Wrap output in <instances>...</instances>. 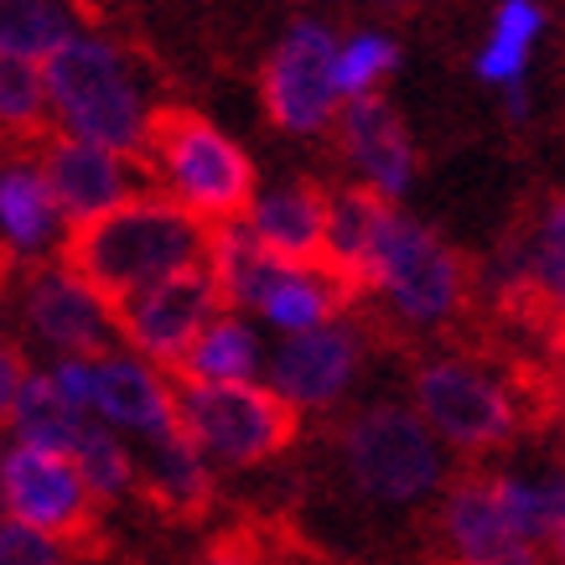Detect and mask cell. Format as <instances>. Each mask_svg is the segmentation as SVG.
<instances>
[{"mask_svg":"<svg viewBox=\"0 0 565 565\" xmlns=\"http://www.w3.org/2000/svg\"><path fill=\"white\" fill-rule=\"evenodd\" d=\"M207 259V223L161 198V192H136L115 213L73 228L63 244V265L84 280L109 307L130 301L136 291L167 280V275L203 265Z\"/></svg>","mask_w":565,"mask_h":565,"instance_id":"cell-1","label":"cell"},{"mask_svg":"<svg viewBox=\"0 0 565 565\" xmlns=\"http://www.w3.org/2000/svg\"><path fill=\"white\" fill-rule=\"evenodd\" d=\"M42 94H47V115H57L63 136L88 140L99 151L140 156L146 146V94H140L136 73L125 63V52L104 36L78 32L57 52L42 57Z\"/></svg>","mask_w":565,"mask_h":565,"instance_id":"cell-2","label":"cell"},{"mask_svg":"<svg viewBox=\"0 0 565 565\" xmlns=\"http://www.w3.org/2000/svg\"><path fill=\"white\" fill-rule=\"evenodd\" d=\"M146 161L161 177V198H172L182 213L198 223L218 228V223L244 218V207L255 198V161L239 140H228L218 125H207L192 109H161L146 125Z\"/></svg>","mask_w":565,"mask_h":565,"instance_id":"cell-3","label":"cell"},{"mask_svg":"<svg viewBox=\"0 0 565 565\" xmlns=\"http://www.w3.org/2000/svg\"><path fill=\"white\" fill-rule=\"evenodd\" d=\"M172 405L177 430L207 467H259L301 430V415L265 384H182L172 390Z\"/></svg>","mask_w":565,"mask_h":565,"instance_id":"cell-4","label":"cell"},{"mask_svg":"<svg viewBox=\"0 0 565 565\" xmlns=\"http://www.w3.org/2000/svg\"><path fill=\"white\" fill-rule=\"evenodd\" d=\"M359 291H379L415 327H441L467 301V265L451 244L430 234L426 223L390 207V218L379 223L374 234V249L363 259Z\"/></svg>","mask_w":565,"mask_h":565,"instance_id":"cell-5","label":"cell"},{"mask_svg":"<svg viewBox=\"0 0 565 565\" xmlns=\"http://www.w3.org/2000/svg\"><path fill=\"white\" fill-rule=\"evenodd\" d=\"M415 415L457 451H498L524 430V394L472 359H430L415 369Z\"/></svg>","mask_w":565,"mask_h":565,"instance_id":"cell-6","label":"cell"},{"mask_svg":"<svg viewBox=\"0 0 565 565\" xmlns=\"http://www.w3.org/2000/svg\"><path fill=\"white\" fill-rule=\"evenodd\" d=\"M0 519L42 534L63 555H99V503L63 451L6 446L0 451Z\"/></svg>","mask_w":565,"mask_h":565,"instance_id":"cell-7","label":"cell"},{"mask_svg":"<svg viewBox=\"0 0 565 565\" xmlns=\"http://www.w3.org/2000/svg\"><path fill=\"white\" fill-rule=\"evenodd\" d=\"M343 467L374 503H420L446 482L441 441L405 405H369L343 430Z\"/></svg>","mask_w":565,"mask_h":565,"instance_id":"cell-8","label":"cell"},{"mask_svg":"<svg viewBox=\"0 0 565 565\" xmlns=\"http://www.w3.org/2000/svg\"><path fill=\"white\" fill-rule=\"evenodd\" d=\"M265 109L286 136H317L338 120L343 94H338V42L322 21H296L275 42L265 78H259Z\"/></svg>","mask_w":565,"mask_h":565,"instance_id":"cell-9","label":"cell"},{"mask_svg":"<svg viewBox=\"0 0 565 565\" xmlns=\"http://www.w3.org/2000/svg\"><path fill=\"white\" fill-rule=\"evenodd\" d=\"M218 311H223V301H218V286H213L207 265H188V270L167 275V280L136 291L130 301H120L115 307V327H120L125 343L136 348L140 363L177 369L182 353L198 343V332Z\"/></svg>","mask_w":565,"mask_h":565,"instance_id":"cell-10","label":"cell"},{"mask_svg":"<svg viewBox=\"0 0 565 565\" xmlns=\"http://www.w3.org/2000/svg\"><path fill=\"white\" fill-rule=\"evenodd\" d=\"M36 177L47 182L52 203H57V218L84 228V223L115 213L120 203L136 198V172L130 161L115 151H99L88 140H73V136H42L36 140Z\"/></svg>","mask_w":565,"mask_h":565,"instance_id":"cell-11","label":"cell"},{"mask_svg":"<svg viewBox=\"0 0 565 565\" xmlns=\"http://www.w3.org/2000/svg\"><path fill=\"white\" fill-rule=\"evenodd\" d=\"M363 363V343L353 322H322L301 332V338H286V343L270 353V384L265 390L280 394L296 415L301 411H327L348 394V384L359 379Z\"/></svg>","mask_w":565,"mask_h":565,"instance_id":"cell-12","label":"cell"},{"mask_svg":"<svg viewBox=\"0 0 565 565\" xmlns=\"http://www.w3.org/2000/svg\"><path fill=\"white\" fill-rule=\"evenodd\" d=\"M26 322L52 353L63 359H99L115 353V307L94 296L68 265H36L26 280Z\"/></svg>","mask_w":565,"mask_h":565,"instance_id":"cell-13","label":"cell"},{"mask_svg":"<svg viewBox=\"0 0 565 565\" xmlns=\"http://www.w3.org/2000/svg\"><path fill=\"white\" fill-rule=\"evenodd\" d=\"M244 228L249 239L291 270H317L322 265V223H327V188L311 177H291L275 188L255 192L244 207Z\"/></svg>","mask_w":565,"mask_h":565,"instance_id":"cell-14","label":"cell"},{"mask_svg":"<svg viewBox=\"0 0 565 565\" xmlns=\"http://www.w3.org/2000/svg\"><path fill=\"white\" fill-rule=\"evenodd\" d=\"M104 426L136 430L146 441H167L177 436V405H172V384L161 379V369L140 363L136 353H99L94 359V405Z\"/></svg>","mask_w":565,"mask_h":565,"instance_id":"cell-15","label":"cell"},{"mask_svg":"<svg viewBox=\"0 0 565 565\" xmlns=\"http://www.w3.org/2000/svg\"><path fill=\"white\" fill-rule=\"evenodd\" d=\"M332 125H338V140H343V151L353 156V167L363 172V188L379 192L384 203L399 198V192H411V182H415V146H411V136H405L399 115H394L379 94L348 99Z\"/></svg>","mask_w":565,"mask_h":565,"instance_id":"cell-16","label":"cell"},{"mask_svg":"<svg viewBox=\"0 0 565 565\" xmlns=\"http://www.w3.org/2000/svg\"><path fill=\"white\" fill-rule=\"evenodd\" d=\"M136 493L151 503L156 514L167 519H203L218 498V482H213V467L188 446V436L177 430L167 441H151V457L146 467H136Z\"/></svg>","mask_w":565,"mask_h":565,"instance_id":"cell-17","label":"cell"},{"mask_svg":"<svg viewBox=\"0 0 565 565\" xmlns=\"http://www.w3.org/2000/svg\"><path fill=\"white\" fill-rule=\"evenodd\" d=\"M390 207L369 188H338L327 192V223H322V265L317 270L332 275L343 291H359L363 259L374 249L379 223L390 218Z\"/></svg>","mask_w":565,"mask_h":565,"instance_id":"cell-18","label":"cell"},{"mask_svg":"<svg viewBox=\"0 0 565 565\" xmlns=\"http://www.w3.org/2000/svg\"><path fill=\"white\" fill-rule=\"evenodd\" d=\"M441 530L457 550V565H498L509 550H519L503 530V514H498L493 498V472H467V478L451 482L441 509Z\"/></svg>","mask_w":565,"mask_h":565,"instance_id":"cell-19","label":"cell"},{"mask_svg":"<svg viewBox=\"0 0 565 565\" xmlns=\"http://www.w3.org/2000/svg\"><path fill=\"white\" fill-rule=\"evenodd\" d=\"M57 234H63V218L32 161L0 167V249L11 259H32L47 255Z\"/></svg>","mask_w":565,"mask_h":565,"instance_id":"cell-20","label":"cell"},{"mask_svg":"<svg viewBox=\"0 0 565 565\" xmlns=\"http://www.w3.org/2000/svg\"><path fill=\"white\" fill-rule=\"evenodd\" d=\"M207 275H213V286H218V301L223 311H259L265 291H270L280 270L286 265H275L255 239H249V228L239 218L234 223H218V228H207Z\"/></svg>","mask_w":565,"mask_h":565,"instance_id":"cell-21","label":"cell"},{"mask_svg":"<svg viewBox=\"0 0 565 565\" xmlns=\"http://www.w3.org/2000/svg\"><path fill=\"white\" fill-rule=\"evenodd\" d=\"M255 369H259V338L255 327L234 317V311H218L198 332V343L182 353V363H177L182 384H255Z\"/></svg>","mask_w":565,"mask_h":565,"instance_id":"cell-22","label":"cell"},{"mask_svg":"<svg viewBox=\"0 0 565 565\" xmlns=\"http://www.w3.org/2000/svg\"><path fill=\"white\" fill-rule=\"evenodd\" d=\"M493 498L498 514H503V530L509 540L524 550H561V472L550 478H509V472H493Z\"/></svg>","mask_w":565,"mask_h":565,"instance_id":"cell-23","label":"cell"},{"mask_svg":"<svg viewBox=\"0 0 565 565\" xmlns=\"http://www.w3.org/2000/svg\"><path fill=\"white\" fill-rule=\"evenodd\" d=\"M545 32V6L540 0H498L493 36L478 52V78L498 88H514L530 78V52Z\"/></svg>","mask_w":565,"mask_h":565,"instance_id":"cell-24","label":"cell"},{"mask_svg":"<svg viewBox=\"0 0 565 565\" xmlns=\"http://www.w3.org/2000/svg\"><path fill=\"white\" fill-rule=\"evenodd\" d=\"M78 32H84L78 0H0V52L42 63Z\"/></svg>","mask_w":565,"mask_h":565,"instance_id":"cell-25","label":"cell"},{"mask_svg":"<svg viewBox=\"0 0 565 565\" xmlns=\"http://www.w3.org/2000/svg\"><path fill=\"white\" fill-rule=\"evenodd\" d=\"M348 301V291L332 280V275L322 270H280V280H275L270 291H265V301H259V311H265V322L280 327L286 338H301V332H311V327L332 322V311Z\"/></svg>","mask_w":565,"mask_h":565,"instance_id":"cell-26","label":"cell"},{"mask_svg":"<svg viewBox=\"0 0 565 565\" xmlns=\"http://www.w3.org/2000/svg\"><path fill=\"white\" fill-rule=\"evenodd\" d=\"M94 415L68 411L57 390L47 384V374H26L17 390V405H11V430H17L21 446H42V451H63L68 457L78 430L88 426Z\"/></svg>","mask_w":565,"mask_h":565,"instance_id":"cell-27","label":"cell"},{"mask_svg":"<svg viewBox=\"0 0 565 565\" xmlns=\"http://www.w3.org/2000/svg\"><path fill=\"white\" fill-rule=\"evenodd\" d=\"M68 462L78 467V478H84L94 503H120L125 493H136V457H130L120 436L109 426H99V420H88V426L78 430Z\"/></svg>","mask_w":565,"mask_h":565,"instance_id":"cell-28","label":"cell"},{"mask_svg":"<svg viewBox=\"0 0 565 565\" xmlns=\"http://www.w3.org/2000/svg\"><path fill=\"white\" fill-rule=\"evenodd\" d=\"M0 136L42 140L47 136V94H42V63L0 52Z\"/></svg>","mask_w":565,"mask_h":565,"instance_id":"cell-29","label":"cell"},{"mask_svg":"<svg viewBox=\"0 0 565 565\" xmlns=\"http://www.w3.org/2000/svg\"><path fill=\"white\" fill-rule=\"evenodd\" d=\"M399 63V47H394V36L384 32H359L348 36L343 47H338V94L348 99H363V94H374L379 78Z\"/></svg>","mask_w":565,"mask_h":565,"instance_id":"cell-30","label":"cell"},{"mask_svg":"<svg viewBox=\"0 0 565 565\" xmlns=\"http://www.w3.org/2000/svg\"><path fill=\"white\" fill-rule=\"evenodd\" d=\"M286 550H291L286 534L265 530V524H239V530L218 534L192 565H280Z\"/></svg>","mask_w":565,"mask_h":565,"instance_id":"cell-31","label":"cell"},{"mask_svg":"<svg viewBox=\"0 0 565 565\" xmlns=\"http://www.w3.org/2000/svg\"><path fill=\"white\" fill-rule=\"evenodd\" d=\"M0 565H68V555L52 540H42V534L0 519Z\"/></svg>","mask_w":565,"mask_h":565,"instance_id":"cell-32","label":"cell"},{"mask_svg":"<svg viewBox=\"0 0 565 565\" xmlns=\"http://www.w3.org/2000/svg\"><path fill=\"white\" fill-rule=\"evenodd\" d=\"M47 384L57 390V399H63L68 411L88 415V405H94V359H57Z\"/></svg>","mask_w":565,"mask_h":565,"instance_id":"cell-33","label":"cell"},{"mask_svg":"<svg viewBox=\"0 0 565 565\" xmlns=\"http://www.w3.org/2000/svg\"><path fill=\"white\" fill-rule=\"evenodd\" d=\"M21 379H26V359L11 343H0V430L11 426V405H17Z\"/></svg>","mask_w":565,"mask_h":565,"instance_id":"cell-34","label":"cell"},{"mask_svg":"<svg viewBox=\"0 0 565 565\" xmlns=\"http://www.w3.org/2000/svg\"><path fill=\"white\" fill-rule=\"evenodd\" d=\"M280 565H311V561H307V555H301V545H291V550H286V555H280Z\"/></svg>","mask_w":565,"mask_h":565,"instance_id":"cell-35","label":"cell"},{"mask_svg":"<svg viewBox=\"0 0 565 565\" xmlns=\"http://www.w3.org/2000/svg\"><path fill=\"white\" fill-rule=\"evenodd\" d=\"M6 270H11V255H6V249H0V280H6Z\"/></svg>","mask_w":565,"mask_h":565,"instance_id":"cell-36","label":"cell"}]
</instances>
